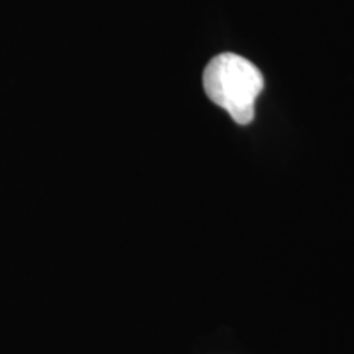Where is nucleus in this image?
<instances>
[{
    "mask_svg": "<svg viewBox=\"0 0 354 354\" xmlns=\"http://www.w3.org/2000/svg\"><path fill=\"white\" fill-rule=\"evenodd\" d=\"M264 87L263 74L245 57L223 53L207 64L203 88L209 99L240 125L254 118V104Z\"/></svg>",
    "mask_w": 354,
    "mask_h": 354,
    "instance_id": "obj_1",
    "label": "nucleus"
}]
</instances>
